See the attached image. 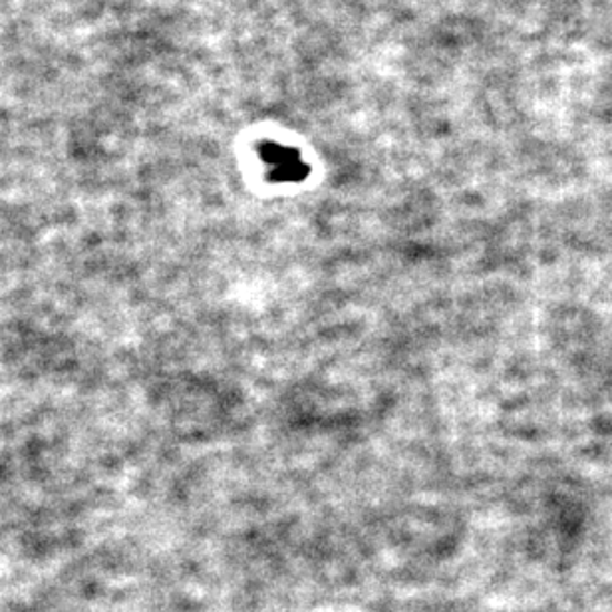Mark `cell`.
<instances>
[{
    "instance_id": "1",
    "label": "cell",
    "mask_w": 612,
    "mask_h": 612,
    "mask_svg": "<svg viewBox=\"0 0 612 612\" xmlns=\"http://www.w3.org/2000/svg\"><path fill=\"white\" fill-rule=\"evenodd\" d=\"M261 156L268 166L271 179L278 183H291V181L297 183L310 173V169L306 168L305 161L300 159V154L295 148L267 144L261 148Z\"/></svg>"
}]
</instances>
